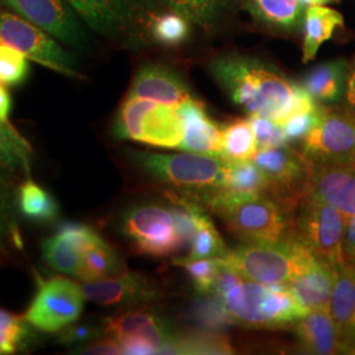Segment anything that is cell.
Listing matches in <instances>:
<instances>
[{"instance_id": "cell-43", "label": "cell", "mask_w": 355, "mask_h": 355, "mask_svg": "<svg viewBox=\"0 0 355 355\" xmlns=\"http://www.w3.org/2000/svg\"><path fill=\"white\" fill-rule=\"evenodd\" d=\"M103 336L102 327H94L89 324L76 325V322L58 331V340L64 345H80L94 341Z\"/></svg>"}, {"instance_id": "cell-47", "label": "cell", "mask_w": 355, "mask_h": 355, "mask_svg": "<svg viewBox=\"0 0 355 355\" xmlns=\"http://www.w3.org/2000/svg\"><path fill=\"white\" fill-rule=\"evenodd\" d=\"M12 111V96L6 85L0 83V119L8 120Z\"/></svg>"}, {"instance_id": "cell-28", "label": "cell", "mask_w": 355, "mask_h": 355, "mask_svg": "<svg viewBox=\"0 0 355 355\" xmlns=\"http://www.w3.org/2000/svg\"><path fill=\"white\" fill-rule=\"evenodd\" d=\"M127 271L121 255L111 243L99 236L83 252L76 279L80 282L103 279Z\"/></svg>"}, {"instance_id": "cell-4", "label": "cell", "mask_w": 355, "mask_h": 355, "mask_svg": "<svg viewBox=\"0 0 355 355\" xmlns=\"http://www.w3.org/2000/svg\"><path fill=\"white\" fill-rule=\"evenodd\" d=\"M223 259L245 279L262 284H288L320 258L293 236L277 243H243Z\"/></svg>"}, {"instance_id": "cell-12", "label": "cell", "mask_w": 355, "mask_h": 355, "mask_svg": "<svg viewBox=\"0 0 355 355\" xmlns=\"http://www.w3.org/2000/svg\"><path fill=\"white\" fill-rule=\"evenodd\" d=\"M0 41L12 45L28 60L69 78H82L76 55L49 32L13 12L0 10Z\"/></svg>"}, {"instance_id": "cell-35", "label": "cell", "mask_w": 355, "mask_h": 355, "mask_svg": "<svg viewBox=\"0 0 355 355\" xmlns=\"http://www.w3.org/2000/svg\"><path fill=\"white\" fill-rule=\"evenodd\" d=\"M230 252L225 242L223 241L218 230L212 224L207 212L199 218L196 233L190 245V253L186 255L189 259H205V258H223Z\"/></svg>"}, {"instance_id": "cell-11", "label": "cell", "mask_w": 355, "mask_h": 355, "mask_svg": "<svg viewBox=\"0 0 355 355\" xmlns=\"http://www.w3.org/2000/svg\"><path fill=\"white\" fill-rule=\"evenodd\" d=\"M87 26L105 37L139 42L154 13L142 0H64Z\"/></svg>"}, {"instance_id": "cell-36", "label": "cell", "mask_w": 355, "mask_h": 355, "mask_svg": "<svg viewBox=\"0 0 355 355\" xmlns=\"http://www.w3.org/2000/svg\"><path fill=\"white\" fill-rule=\"evenodd\" d=\"M190 21L180 13H154L150 21V36L165 46H178L190 36Z\"/></svg>"}, {"instance_id": "cell-20", "label": "cell", "mask_w": 355, "mask_h": 355, "mask_svg": "<svg viewBox=\"0 0 355 355\" xmlns=\"http://www.w3.org/2000/svg\"><path fill=\"white\" fill-rule=\"evenodd\" d=\"M128 96L150 99L171 107H178L192 98L183 78L164 64L141 66L133 78Z\"/></svg>"}, {"instance_id": "cell-2", "label": "cell", "mask_w": 355, "mask_h": 355, "mask_svg": "<svg viewBox=\"0 0 355 355\" xmlns=\"http://www.w3.org/2000/svg\"><path fill=\"white\" fill-rule=\"evenodd\" d=\"M229 232L245 243H277L295 236V211L270 195L211 199L204 203Z\"/></svg>"}, {"instance_id": "cell-31", "label": "cell", "mask_w": 355, "mask_h": 355, "mask_svg": "<svg viewBox=\"0 0 355 355\" xmlns=\"http://www.w3.org/2000/svg\"><path fill=\"white\" fill-rule=\"evenodd\" d=\"M32 145L8 120L0 119V165L12 174L31 175Z\"/></svg>"}, {"instance_id": "cell-13", "label": "cell", "mask_w": 355, "mask_h": 355, "mask_svg": "<svg viewBox=\"0 0 355 355\" xmlns=\"http://www.w3.org/2000/svg\"><path fill=\"white\" fill-rule=\"evenodd\" d=\"M270 183V196L296 209L308 191L311 161L288 144L271 148H259L253 159Z\"/></svg>"}, {"instance_id": "cell-49", "label": "cell", "mask_w": 355, "mask_h": 355, "mask_svg": "<svg viewBox=\"0 0 355 355\" xmlns=\"http://www.w3.org/2000/svg\"><path fill=\"white\" fill-rule=\"evenodd\" d=\"M330 1H333V0H299L300 6L304 10H306L311 6H325V4H328Z\"/></svg>"}, {"instance_id": "cell-48", "label": "cell", "mask_w": 355, "mask_h": 355, "mask_svg": "<svg viewBox=\"0 0 355 355\" xmlns=\"http://www.w3.org/2000/svg\"><path fill=\"white\" fill-rule=\"evenodd\" d=\"M16 175L4 166L0 165V186H11Z\"/></svg>"}, {"instance_id": "cell-33", "label": "cell", "mask_w": 355, "mask_h": 355, "mask_svg": "<svg viewBox=\"0 0 355 355\" xmlns=\"http://www.w3.org/2000/svg\"><path fill=\"white\" fill-rule=\"evenodd\" d=\"M233 347L221 333L205 330L178 333L166 354H232Z\"/></svg>"}, {"instance_id": "cell-16", "label": "cell", "mask_w": 355, "mask_h": 355, "mask_svg": "<svg viewBox=\"0 0 355 355\" xmlns=\"http://www.w3.org/2000/svg\"><path fill=\"white\" fill-rule=\"evenodd\" d=\"M104 337H112L117 341L137 338L157 346L159 354H166L170 343L178 331L171 329L165 318L144 306L129 308L123 312L105 318L102 322Z\"/></svg>"}, {"instance_id": "cell-19", "label": "cell", "mask_w": 355, "mask_h": 355, "mask_svg": "<svg viewBox=\"0 0 355 355\" xmlns=\"http://www.w3.org/2000/svg\"><path fill=\"white\" fill-rule=\"evenodd\" d=\"M308 192L333 205L343 215L355 216V166L311 162Z\"/></svg>"}, {"instance_id": "cell-32", "label": "cell", "mask_w": 355, "mask_h": 355, "mask_svg": "<svg viewBox=\"0 0 355 355\" xmlns=\"http://www.w3.org/2000/svg\"><path fill=\"white\" fill-rule=\"evenodd\" d=\"M258 150L249 119H236L221 128L220 158L225 162L252 161Z\"/></svg>"}, {"instance_id": "cell-42", "label": "cell", "mask_w": 355, "mask_h": 355, "mask_svg": "<svg viewBox=\"0 0 355 355\" xmlns=\"http://www.w3.org/2000/svg\"><path fill=\"white\" fill-rule=\"evenodd\" d=\"M249 121L253 128L258 149L288 144L284 137L282 124L278 121L263 116H249Z\"/></svg>"}, {"instance_id": "cell-44", "label": "cell", "mask_w": 355, "mask_h": 355, "mask_svg": "<svg viewBox=\"0 0 355 355\" xmlns=\"http://www.w3.org/2000/svg\"><path fill=\"white\" fill-rule=\"evenodd\" d=\"M74 353L89 355L123 354V349L117 340H114L112 337H105V338H96L94 341H89L85 346L78 347Z\"/></svg>"}, {"instance_id": "cell-24", "label": "cell", "mask_w": 355, "mask_h": 355, "mask_svg": "<svg viewBox=\"0 0 355 355\" xmlns=\"http://www.w3.org/2000/svg\"><path fill=\"white\" fill-rule=\"evenodd\" d=\"M334 282V267L328 262H318L286 284L308 311L328 309Z\"/></svg>"}, {"instance_id": "cell-21", "label": "cell", "mask_w": 355, "mask_h": 355, "mask_svg": "<svg viewBox=\"0 0 355 355\" xmlns=\"http://www.w3.org/2000/svg\"><path fill=\"white\" fill-rule=\"evenodd\" d=\"M177 111L184 128L183 141L179 149L220 158L221 128L207 114L203 103L190 98L178 105Z\"/></svg>"}, {"instance_id": "cell-5", "label": "cell", "mask_w": 355, "mask_h": 355, "mask_svg": "<svg viewBox=\"0 0 355 355\" xmlns=\"http://www.w3.org/2000/svg\"><path fill=\"white\" fill-rule=\"evenodd\" d=\"M130 159L149 177L167 184L178 192L198 191L224 187L227 162L215 155L198 153H129Z\"/></svg>"}, {"instance_id": "cell-41", "label": "cell", "mask_w": 355, "mask_h": 355, "mask_svg": "<svg viewBox=\"0 0 355 355\" xmlns=\"http://www.w3.org/2000/svg\"><path fill=\"white\" fill-rule=\"evenodd\" d=\"M321 116V103L313 110L296 112L288 116L284 121H282L283 133L287 142L303 141L308 136V133L318 125V120Z\"/></svg>"}, {"instance_id": "cell-23", "label": "cell", "mask_w": 355, "mask_h": 355, "mask_svg": "<svg viewBox=\"0 0 355 355\" xmlns=\"http://www.w3.org/2000/svg\"><path fill=\"white\" fill-rule=\"evenodd\" d=\"M296 338L306 353L318 355L343 354V346L329 309L309 311L293 325Z\"/></svg>"}, {"instance_id": "cell-18", "label": "cell", "mask_w": 355, "mask_h": 355, "mask_svg": "<svg viewBox=\"0 0 355 355\" xmlns=\"http://www.w3.org/2000/svg\"><path fill=\"white\" fill-rule=\"evenodd\" d=\"M328 309L340 337L343 354L355 355V263L350 261L334 267Z\"/></svg>"}, {"instance_id": "cell-1", "label": "cell", "mask_w": 355, "mask_h": 355, "mask_svg": "<svg viewBox=\"0 0 355 355\" xmlns=\"http://www.w3.org/2000/svg\"><path fill=\"white\" fill-rule=\"evenodd\" d=\"M209 69L230 101L249 116L282 123L292 114L313 110L318 104L302 85L292 82L274 64L252 55L223 54Z\"/></svg>"}, {"instance_id": "cell-38", "label": "cell", "mask_w": 355, "mask_h": 355, "mask_svg": "<svg viewBox=\"0 0 355 355\" xmlns=\"http://www.w3.org/2000/svg\"><path fill=\"white\" fill-rule=\"evenodd\" d=\"M31 73L28 58L12 45L0 41V83L8 87L21 86Z\"/></svg>"}, {"instance_id": "cell-39", "label": "cell", "mask_w": 355, "mask_h": 355, "mask_svg": "<svg viewBox=\"0 0 355 355\" xmlns=\"http://www.w3.org/2000/svg\"><path fill=\"white\" fill-rule=\"evenodd\" d=\"M178 266L183 267L190 275L192 284L199 295L214 293L216 275L221 265L220 258L205 259H189L186 257H178L173 261Z\"/></svg>"}, {"instance_id": "cell-34", "label": "cell", "mask_w": 355, "mask_h": 355, "mask_svg": "<svg viewBox=\"0 0 355 355\" xmlns=\"http://www.w3.org/2000/svg\"><path fill=\"white\" fill-rule=\"evenodd\" d=\"M189 318L198 329L221 333L230 325H236L225 303L215 293L200 295L189 309Z\"/></svg>"}, {"instance_id": "cell-26", "label": "cell", "mask_w": 355, "mask_h": 355, "mask_svg": "<svg viewBox=\"0 0 355 355\" xmlns=\"http://www.w3.org/2000/svg\"><path fill=\"white\" fill-rule=\"evenodd\" d=\"M347 71L349 64L345 60L320 64L305 76L302 86L316 102L336 104L345 95Z\"/></svg>"}, {"instance_id": "cell-46", "label": "cell", "mask_w": 355, "mask_h": 355, "mask_svg": "<svg viewBox=\"0 0 355 355\" xmlns=\"http://www.w3.org/2000/svg\"><path fill=\"white\" fill-rule=\"evenodd\" d=\"M345 104L355 111V57L352 64H349L346 91H345Z\"/></svg>"}, {"instance_id": "cell-29", "label": "cell", "mask_w": 355, "mask_h": 355, "mask_svg": "<svg viewBox=\"0 0 355 355\" xmlns=\"http://www.w3.org/2000/svg\"><path fill=\"white\" fill-rule=\"evenodd\" d=\"M343 26L341 13L325 6H311L305 10L303 62L308 64L318 55L321 45L329 40L337 26Z\"/></svg>"}, {"instance_id": "cell-10", "label": "cell", "mask_w": 355, "mask_h": 355, "mask_svg": "<svg viewBox=\"0 0 355 355\" xmlns=\"http://www.w3.org/2000/svg\"><path fill=\"white\" fill-rule=\"evenodd\" d=\"M305 158L322 165L355 166V111L321 103V116L304 140Z\"/></svg>"}, {"instance_id": "cell-27", "label": "cell", "mask_w": 355, "mask_h": 355, "mask_svg": "<svg viewBox=\"0 0 355 355\" xmlns=\"http://www.w3.org/2000/svg\"><path fill=\"white\" fill-rule=\"evenodd\" d=\"M225 199H248L270 195V183L265 173L253 161L227 162L225 186L221 187Z\"/></svg>"}, {"instance_id": "cell-30", "label": "cell", "mask_w": 355, "mask_h": 355, "mask_svg": "<svg viewBox=\"0 0 355 355\" xmlns=\"http://www.w3.org/2000/svg\"><path fill=\"white\" fill-rule=\"evenodd\" d=\"M16 207L20 215L40 225L51 224L60 216V204L51 191L31 178L19 186Z\"/></svg>"}, {"instance_id": "cell-3", "label": "cell", "mask_w": 355, "mask_h": 355, "mask_svg": "<svg viewBox=\"0 0 355 355\" xmlns=\"http://www.w3.org/2000/svg\"><path fill=\"white\" fill-rule=\"evenodd\" d=\"M221 300L236 325L253 329L292 327L309 312L286 284L243 279Z\"/></svg>"}, {"instance_id": "cell-8", "label": "cell", "mask_w": 355, "mask_h": 355, "mask_svg": "<svg viewBox=\"0 0 355 355\" xmlns=\"http://www.w3.org/2000/svg\"><path fill=\"white\" fill-rule=\"evenodd\" d=\"M346 217L341 211L306 191L295 211V236L320 259L330 266H338L345 261Z\"/></svg>"}, {"instance_id": "cell-14", "label": "cell", "mask_w": 355, "mask_h": 355, "mask_svg": "<svg viewBox=\"0 0 355 355\" xmlns=\"http://www.w3.org/2000/svg\"><path fill=\"white\" fill-rule=\"evenodd\" d=\"M82 290L89 302L119 309L145 306L161 299V290L152 279L129 270L114 277L82 282Z\"/></svg>"}, {"instance_id": "cell-6", "label": "cell", "mask_w": 355, "mask_h": 355, "mask_svg": "<svg viewBox=\"0 0 355 355\" xmlns=\"http://www.w3.org/2000/svg\"><path fill=\"white\" fill-rule=\"evenodd\" d=\"M114 135L120 140L142 142L154 148L179 149L184 128L177 107L127 96L116 116Z\"/></svg>"}, {"instance_id": "cell-40", "label": "cell", "mask_w": 355, "mask_h": 355, "mask_svg": "<svg viewBox=\"0 0 355 355\" xmlns=\"http://www.w3.org/2000/svg\"><path fill=\"white\" fill-rule=\"evenodd\" d=\"M15 203L10 186H0V249L10 242L20 245V233L15 217Z\"/></svg>"}, {"instance_id": "cell-25", "label": "cell", "mask_w": 355, "mask_h": 355, "mask_svg": "<svg viewBox=\"0 0 355 355\" xmlns=\"http://www.w3.org/2000/svg\"><path fill=\"white\" fill-rule=\"evenodd\" d=\"M166 6L184 16L191 24L212 33L229 16L242 7L243 0H162Z\"/></svg>"}, {"instance_id": "cell-22", "label": "cell", "mask_w": 355, "mask_h": 355, "mask_svg": "<svg viewBox=\"0 0 355 355\" xmlns=\"http://www.w3.org/2000/svg\"><path fill=\"white\" fill-rule=\"evenodd\" d=\"M242 8L257 24L275 33H297L304 23L299 0H243Z\"/></svg>"}, {"instance_id": "cell-7", "label": "cell", "mask_w": 355, "mask_h": 355, "mask_svg": "<svg viewBox=\"0 0 355 355\" xmlns=\"http://www.w3.org/2000/svg\"><path fill=\"white\" fill-rule=\"evenodd\" d=\"M120 232L132 250L141 255L165 258L186 249L171 207L133 205L121 216Z\"/></svg>"}, {"instance_id": "cell-9", "label": "cell", "mask_w": 355, "mask_h": 355, "mask_svg": "<svg viewBox=\"0 0 355 355\" xmlns=\"http://www.w3.org/2000/svg\"><path fill=\"white\" fill-rule=\"evenodd\" d=\"M86 300L82 284L76 280L62 275L42 278L37 274L36 292L24 318L35 329L58 333L80 318Z\"/></svg>"}, {"instance_id": "cell-17", "label": "cell", "mask_w": 355, "mask_h": 355, "mask_svg": "<svg viewBox=\"0 0 355 355\" xmlns=\"http://www.w3.org/2000/svg\"><path fill=\"white\" fill-rule=\"evenodd\" d=\"M99 236L87 224L64 223L41 243L42 258L57 272L76 278L83 252Z\"/></svg>"}, {"instance_id": "cell-45", "label": "cell", "mask_w": 355, "mask_h": 355, "mask_svg": "<svg viewBox=\"0 0 355 355\" xmlns=\"http://www.w3.org/2000/svg\"><path fill=\"white\" fill-rule=\"evenodd\" d=\"M345 261L355 263V216L346 217V228L343 236Z\"/></svg>"}, {"instance_id": "cell-15", "label": "cell", "mask_w": 355, "mask_h": 355, "mask_svg": "<svg viewBox=\"0 0 355 355\" xmlns=\"http://www.w3.org/2000/svg\"><path fill=\"white\" fill-rule=\"evenodd\" d=\"M0 4L45 29L66 45L82 48L86 41L85 31L76 13L64 0H0Z\"/></svg>"}, {"instance_id": "cell-37", "label": "cell", "mask_w": 355, "mask_h": 355, "mask_svg": "<svg viewBox=\"0 0 355 355\" xmlns=\"http://www.w3.org/2000/svg\"><path fill=\"white\" fill-rule=\"evenodd\" d=\"M26 318L0 308V355L20 352L31 340V328Z\"/></svg>"}]
</instances>
